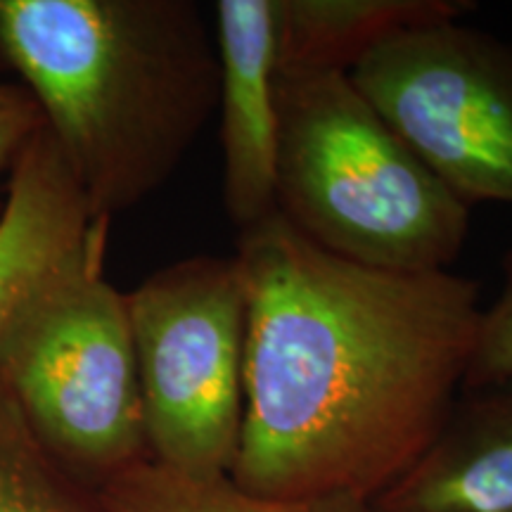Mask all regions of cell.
I'll use <instances>...</instances> for the list:
<instances>
[{
    "label": "cell",
    "mask_w": 512,
    "mask_h": 512,
    "mask_svg": "<svg viewBox=\"0 0 512 512\" xmlns=\"http://www.w3.org/2000/svg\"><path fill=\"white\" fill-rule=\"evenodd\" d=\"M249 318L230 479L278 501L373 503L432 446L463 394L479 285L325 252L275 211L240 230Z\"/></svg>",
    "instance_id": "obj_1"
},
{
    "label": "cell",
    "mask_w": 512,
    "mask_h": 512,
    "mask_svg": "<svg viewBox=\"0 0 512 512\" xmlns=\"http://www.w3.org/2000/svg\"><path fill=\"white\" fill-rule=\"evenodd\" d=\"M0 62L41 105L95 219L162 190L219 107L195 0H0Z\"/></svg>",
    "instance_id": "obj_2"
},
{
    "label": "cell",
    "mask_w": 512,
    "mask_h": 512,
    "mask_svg": "<svg viewBox=\"0 0 512 512\" xmlns=\"http://www.w3.org/2000/svg\"><path fill=\"white\" fill-rule=\"evenodd\" d=\"M275 211L325 252L370 268L448 271L470 233L453 195L349 74H278Z\"/></svg>",
    "instance_id": "obj_3"
},
{
    "label": "cell",
    "mask_w": 512,
    "mask_h": 512,
    "mask_svg": "<svg viewBox=\"0 0 512 512\" xmlns=\"http://www.w3.org/2000/svg\"><path fill=\"white\" fill-rule=\"evenodd\" d=\"M107 230L100 221L0 330V389L43 451L98 494L150 460L126 294L105 278Z\"/></svg>",
    "instance_id": "obj_4"
},
{
    "label": "cell",
    "mask_w": 512,
    "mask_h": 512,
    "mask_svg": "<svg viewBox=\"0 0 512 512\" xmlns=\"http://www.w3.org/2000/svg\"><path fill=\"white\" fill-rule=\"evenodd\" d=\"M147 456L230 475L245 415L249 299L238 256H188L126 294Z\"/></svg>",
    "instance_id": "obj_5"
},
{
    "label": "cell",
    "mask_w": 512,
    "mask_h": 512,
    "mask_svg": "<svg viewBox=\"0 0 512 512\" xmlns=\"http://www.w3.org/2000/svg\"><path fill=\"white\" fill-rule=\"evenodd\" d=\"M349 79L467 207L512 204V43L446 19L382 43Z\"/></svg>",
    "instance_id": "obj_6"
},
{
    "label": "cell",
    "mask_w": 512,
    "mask_h": 512,
    "mask_svg": "<svg viewBox=\"0 0 512 512\" xmlns=\"http://www.w3.org/2000/svg\"><path fill=\"white\" fill-rule=\"evenodd\" d=\"M223 204L238 230L275 214L278 171V0H219Z\"/></svg>",
    "instance_id": "obj_7"
},
{
    "label": "cell",
    "mask_w": 512,
    "mask_h": 512,
    "mask_svg": "<svg viewBox=\"0 0 512 512\" xmlns=\"http://www.w3.org/2000/svg\"><path fill=\"white\" fill-rule=\"evenodd\" d=\"M373 512H512V377L463 392L422 458Z\"/></svg>",
    "instance_id": "obj_8"
},
{
    "label": "cell",
    "mask_w": 512,
    "mask_h": 512,
    "mask_svg": "<svg viewBox=\"0 0 512 512\" xmlns=\"http://www.w3.org/2000/svg\"><path fill=\"white\" fill-rule=\"evenodd\" d=\"M100 221L50 136L31 140L12 169L0 214V330L27 294L83 247Z\"/></svg>",
    "instance_id": "obj_9"
},
{
    "label": "cell",
    "mask_w": 512,
    "mask_h": 512,
    "mask_svg": "<svg viewBox=\"0 0 512 512\" xmlns=\"http://www.w3.org/2000/svg\"><path fill=\"white\" fill-rule=\"evenodd\" d=\"M465 0H278L280 72L351 74L394 36L460 19Z\"/></svg>",
    "instance_id": "obj_10"
},
{
    "label": "cell",
    "mask_w": 512,
    "mask_h": 512,
    "mask_svg": "<svg viewBox=\"0 0 512 512\" xmlns=\"http://www.w3.org/2000/svg\"><path fill=\"white\" fill-rule=\"evenodd\" d=\"M110 512H373L356 498L278 501L240 489L228 475L188 477L140 460L100 491Z\"/></svg>",
    "instance_id": "obj_11"
},
{
    "label": "cell",
    "mask_w": 512,
    "mask_h": 512,
    "mask_svg": "<svg viewBox=\"0 0 512 512\" xmlns=\"http://www.w3.org/2000/svg\"><path fill=\"white\" fill-rule=\"evenodd\" d=\"M0 512H110L43 451L0 389Z\"/></svg>",
    "instance_id": "obj_12"
},
{
    "label": "cell",
    "mask_w": 512,
    "mask_h": 512,
    "mask_svg": "<svg viewBox=\"0 0 512 512\" xmlns=\"http://www.w3.org/2000/svg\"><path fill=\"white\" fill-rule=\"evenodd\" d=\"M512 377V249L503 261V287L482 311L479 335L463 392L491 387Z\"/></svg>",
    "instance_id": "obj_13"
},
{
    "label": "cell",
    "mask_w": 512,
    "mask_h": 512,
    "mask_svg": "<svg viewBox=\"0 0 512 512\" xmlns=\"http://www.w3.org/2000/svg\"><path fill=\"white\" fill-rule=\"evenodd\" d=\"M46 126L41 105L22 83H0V181H10L17 159ZM5 197H0V214Z\"/></svg>",
    "instance_id": "obj_14"
}]
</instances>
